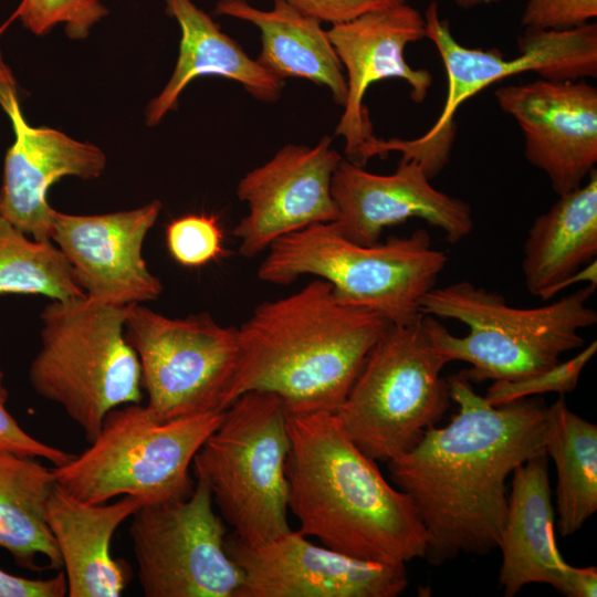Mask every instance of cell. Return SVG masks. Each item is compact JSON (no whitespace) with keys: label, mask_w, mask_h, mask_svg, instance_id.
<instances>
[{"label":"cell","mask_w":597,"mask_h":597,"mask_svg":"<svg viewBox=\"0 0 597 597\" xmlns=\"http://www.w3.org/2000/svg\"><path fill=\"white\" fill-rule=\"evenodd\" d=\"M223 411L159 420L140 402L111 410L82 453L53 470L75 499L102 504L118 495L142 505L185 498L193 490L189 469Z\"/></svg>","instance_id":"obj_8"},{"label":"cell","mask_w":597,"mask_h":597,"mask_svg":"<svg viewBox=\"0 0 597 597\" xmlns=\"http://www.w3.org/2000/svg\"><path fill=\"white\" fill-rule=\"evenodd\" d=\"M495 1H499V0H453V2L458 7L464 8V9H470V8H474L481 4L491 3Z\"/></svg>","instance_id":"obj_36"},{"label":"cell","mask_w":597,"mask_h":597,"mask_svg":"<svg viewBox=\"0 0 597 597\" xmlns=\"http://www.w3.org/2000/svg\"><path fill=\"white\" fill-rule=\"evenodd\" d=\"M597 568L569 565L563 595L567 597H595L597 594Z\"/></svg>","instance_id":"obj_35"},{"label":"cell","mask_w":597,"mask_h":597,"mask_svg":"<svg viewBox=\"0 0 597 597\" xmlns=\"http://www.w3.org/2000/svg\"><path fill=\"white\" fill-rule=\"evenodd\" d=\"M55 483L53 470L36 458L0 451V548L22 567L38 569V556L48 559L49 568L62 566L45 521Z\"/></svg>","instance_id":"obj_25"},{"label":"cell","mask_w":597,"mask_h":597,"mask_svg":"<svg viewBox=\"0 0 597 597\" xmlns=\"http://www.w3.org/2000/svg\"><path fill=\"white\" fill-rule=\"evenodd\" d=\"M15 84L0 53V105L14 134L4 157L0 213L29 237L51 240L53 208L48 201L51 186L67 176L84 180L101 177L106 157L93 144L57 129L29 125Z\"/></svg>","instance_id":"obj_18"},{"label":"cell","mask_w":597,"mask_h":597,"mask_svg":"<svg viewBox=\"0 0 597 597\" xmlns=\"http://www.w3.org/2000/svg\"><path fill=\"white\" fill-rule=\"evenodd\" d=\"M389 324L373 310L342 302L318 277L262 302L238 327L229 406L258 390L281 398L287 415L335 413Z\"/></svg>","instance_id":"obj_2"},{"label":"cell","mask_w":597,"mask_h":597,"mask_svg":"<svg viewBox=\"0 0 597 597\" xmlns=\"http://www.w3.org/2000/svg\"><path fill=\"white\" fill-rule=\"evenodd\" d=\"M128 306L84 295L51 300L40 314L41 348L29 381L39 396L60 405L90 442L111 410L143 398L139 359L125 336Z\"/></svg>","instance_id":"obj_6"},{"label":"cell","mask_w":597,"mask_h":597,"mask_svg":"<svg viewBox=\"0 0 597 597\" xmlns=\"http://www.w3.org/2000/svg\"><path fill=\"white\" fill-rule=\"evenodd\" d=\"M448 363L422 316L408 325L389 324L335 412L339 426L374 461L408 452L449 407V384L441 376Z\"/></svg>","instance_id":"obj_9"},{"label":"cell","mask_w":597,"mask_h":597,"mask_svg":"<svg viewBox=\"0 0 597 597\" xmlns=\"http://www.w3.org/2000/svg\"><path fill=\"white\" fill-rule=\"evenodd\" d=\"M129 537L146 597H238L243 573L226 548L227 528L207 484L140 505Z\"/></svg>","instance_id":"obj_12"},{"label":"cell","mask_w":597,"mask_h":597,"mask_svg":"<svg viewBox=\"0 0 597 597\" xmlns=\"http://www.w3.org/2000/svg\"><path fill=\"white\" fill-rule=\"evenodd\" d=\"M226 548L243 573L238 597H396L408 586L406 564L355 558L298 530L259 545L227 536Z\"/></svg>","instance_id":"obj_13"},{"label":"cell","mask_w":597,"mask_h":597,"mask_svg":"<svg viewBox=\"0 0 597 597\" xmlns=\"http://www.w3.org/2000/svg\"><path fill=\"white\" fill-rule=\"evenodd\" d=\"M426 38L437 48L444 65L448 90L443 108L433 126L415 139L390 138L389 151L415 159L432 179L450 159L457 109L488 86L509 76L534 72L541 78L578 81L597 76V23L568 30L525 29L519 36L520 54L506 59L498 49L467 48L453 36L436 1L425 13Z\"/></svg>","instance_id":"obj_10"},{"label":"cell","mask_w":597,"mask_h":597,"mask_svg":"<svg viewBox=\"0 0 597 597\" xmlns=\"http://www.w3.org/2000/svg\"><path fill=\"white\" fill-rule=\"evenodd\" d=\"M597 17V0H527L521 17L524 29L568 30Z\"/></svg>","instance_id":"obj_31"},{"label":"cell","mask_w":597,"mask_h":597,"mask_svg":"<svg viewBox=\"0 0 597 597\" xmlns=\"http://www.w3.org/2000/svg\"><path fill=\"white\" fill-rule=\"evenodd\" d=\"M12 21V19L10 18L8 21H6V23H3L2 25H0V36L1 34L4 32V30L7 29V27L9 25V23Z\"/></svg>","instance_id":"obj_37"},{"label":"cell","mask_w":597,"mask_h":597,"mask_svg":"<svg viewBox=\"0 0 597 597\" xmlns=\"http://www.w3.org/2000/svg\"><path fill=\"white\" fill-rule=\"evenodd\" d=\"M161 208L159 200H153L139 208L101 214L53 209L51 240L69 261L87 297L127 306L161 295V281L143 258L144 241Z\"/></svg>","instance_id":"obj_15"},{"label":"cell","mask_w":597,"mask_h":597,"mask_svg":"<svg viewBox=\"0 0 597 597\" xmlns=\"http://www.w3.org/2000/svg\"><path fill=\"white\" fill-rule=\"evenodd\" d=\"M502 111L519 124L525 157L549 179L557 196L580 187L597 163V88L584 80L501 86Z\"/></svg>","instance_id":"obj_17"},{"label":"cell","mask_w":597,"mask_h":597,"mask_svg":"<svg viewBox=\"0 0 597 597\" xmlns=\"http://www.w3.org/2000/svg\"><path fill=\"white\" fill-rule=\"evenodd\" d=\"M547 455L541 453L513 471L498 547L502 563L499 586L505 597L528 584H547L563 594L569 564L554 537V507Z\"/></svg>","instance_id":"obj_20"},{"label":"cell","mask_w":597,"mask_h":597,"mask_svg":"<svg viewBox=\"0 0 597 597\" xmlns=\"http://www.w3.org/2000/svg\"><path fill=\"white\" fill-rule=\"evenodd\" d=\"M527 291L544 301L578 281L597 284V171L538 216L524 244Z\"/></svg>","instance_id":"obj_22"},{"label":"cell","mask_w":597,"mask_h":597,"mask_svg":"<svg viewBox=\"0 0 597 597\" xmlns=\"http://www.w3.org/2000/svg\"><path fill=\"white\" fill-rule=\"evenodd\" d=\"M343 65L347 97L335 135L345 140L347 159L360 165L373 133L364 96L368 87L381 80L400 78L410 86L415 103H422L432 84L428 70L413 69L405 59L408 44L426 38L423 14L408 2L370 11L326 30Z\"/></svg>","instance_id":"obj_16"},{"label":"cell","mask_w":597,"mask_h":597,"mask_svg":"<svg viewBox=\"0 0 597 597\" xmlns=\"http://www.w3.org/2000/svg\"><path fill=\"white\" fill-rule=\"evenodd\" d=\"M108 14L100 0H22L11 15L36 35L63 24L72 40L85 39L93 25Z\"/></svg>","instance_id":"obj_28"},{"label":"cell","mask_w":597,"mask_h":597,"mask_svg":"<svg viewBox=\"0 0 597 597\" xmlns=\"http://www.w3.org/2000/svg\"><path fill=\"white\" fill-rule=\"evenodd\" d=\"M164 2L166 12L177 21L181 36L175 70L146 108L148 126L157 125L175 109L182 91L201 76L234 81L260 102L274 103L280 98L284 81L269 74L192 0Z\"/></svg>","instance_id":"obj_23"},{"label":"cell","mask_w":597,"mask_h":597,"mask_svg":"<svg viewBox=\"0 0 597 597\" xmlns=\"http://www.w3.org/2000/svg\"><path fill=\"white\" fill-rule=\"evenodd\" d=\"M125 336L139 359L147 408L159 420L221 412L239 357L237 326L208 313L168 317L128 306Z\"/></svg>","instance_id":"obj_11"},{"label":"cell","mask_w":597,"mask_h":597,"mask_svg":"<svg viewBox=\"0 0 597 597\" xmlns=\"http://www.w3.org/2000/svg\"><path fill=\"white\" fill-rule=\"evenodd\" d=\"M214 13L247 21L261 33L256 62L272 76L308 80L329 90L334 102L344 106L347 83L343 65L321 22L285 0H273L262 10L248 0H219Z\"/></svg>","instance_id":"obj_24"},{"label":"cell","mask_w":597,"mask_h":597,"mask_svg":"<svg viewBox=\"0 0 597 597\" xmlns=\"http://www.w3.org/2000/svg\"><path fill=\"white\" fill-rule=\"evenodd\" d=\"M289 511L298 531L355 558L406 564L427 553L411 498L346 436L335 413L287 415Z\"/></svg>","instance_id":"obj_3"},{"label":"cell","mask_w":597,"mask_h":597,"mask_svg":"<svg viewBox=\"0 0 597 597\" xmlns=\"http://www.w3.org/2000/svg\"><path fill=\"white\" fill-rule=\"evenodd\" d=\"M300 12L332 25L350 21L370 11L408 0H285Z\"/></svg>","instance_id":"obj_33"},{"label":"cell","mask_w":597,"mask_h":597,"mask_svg":"<svg viewBox=\"0 0 597 597\" xmlns=\"http://www.w3.org/2000/svg\"><path fill=\"white\" fill-rule=\"evenodd\" d=\"M543 443L557 473L558 531L569 536L597 510V426L573 412L559 395L546 406Z\"/></svg>","instance_id":"obj_26"},{"label":"cell","mask_w":597,"mask_h":597,"mask_svg":"<svg viewBox=\"0 0 597 597\" xmlns=\"http://www.w3.org/2000/svg\"><path fill=\"white\" fill-rule=\"evenodd\" d=\"M287 411L276 395L247 391L223 411L192 460L233 536L259 545L286 532Z\"/></svg>","instance_id":"obj_7"},{"label":"cell","mask_w":597,"mask_h":597,"mask_svg":"<svg viewBox=\"0 0 597 597\" xmlns=\"http://www.w3.org/2000/svg\"><path fill=\"white\" fill-rule=\"evenodd\" d=\"M140 502L125 495L106 504L84 503L55 483L45 509L54 537L69 597H118L127 585V570L114 558L111 543L118 526Z\"/></svg>","instance_id":"obj_21"},{"label":"cell","mask_w":597,"mask_h":597,"mask_svg":"<svg viewBox=\"0 0 597 597\" xmlns=\"http://www.w3.org/2000/svg\"><path fill=\"white\" fill-rule=\"evenodd\" d=\"M596 350L597 342L594 341L575 357L546 370L513 380H494L483 397L489 405L498 407L544 392H570L577 387L583 369Z\"/></svg>","instance_id":"obj_29"},{"label":"cell","mask_w":597,"mask_h":597,"mask_svg":"<svg viewBox=\"0 0 597 597\" xmlns=\"http://www.w3.org/2000/svg\"><path fill=\"white\" fill-rule=\"evenodd\" d=\"M266 252L258 269L262 282L289 285L314 275L327 281L342 302L373 310L394 325L422 316L420 301L448 262L426 229L363 245L344 238L333 222L281 237Z\"/></svg>","instance_id":"obj_5"},{"label":"cell","mask_w":597,"mask_h":597,"mask_svg":"<svg viewBox=\"0 0 597 597\" xmlns=\"http://www.w3.org/2000/svg\"><path fill=\"white\" fill-rule=\"evenodd\" d=\"M3 381L4 373L0 369V451L41 458L50 461L54 467L71 460L74 454L46 444L22 429L7 409L9 395Z\"/></svg>","instance_id":"obj_32"},{"label":"cell","mask_w":597,"mask_h":597,"mask_svg":"<svg viewBox=\"0 0 597 597\" xmlns=\"http://www.w3.org/2000/svg\"><path fill=\"white\" fill-rule=\"evenodd\" d=\"M325 135L314 146L287 144L238 182L248 213L233 229L239 253L254 258L272 242L317 223L333 222V174L343 156Z\"/></svg>","instance_id":"obj_14"},{"label":"cell","mask_w":597,"mask_h":597,"mask_svg":"<svg viewBox=\"0 0 597 597\" xmlns=\"http://www.w3.org/2000/svg\"><path fill=\"white\" fill-rule=\"evenodd\" d=\"M84 296L73 270L52 240H35L0 213V295Z\"/></svg>","instance_id":"obj_27"},{"label":"cell","mask_w":597,"mask_h":597,"mask_svg":"<svg viewBox=\"0 0 597 597\" xmlns=\"http://www.w3.org/2000/svg\"><path fill=\"white\" fill-rule=\"evenodd\" d=\"M448 384L459 406L452 420L429 428L412 449L387 462L392 483L419 512L427 533L425 557L434 565L498 547L507 509L506 479L545 453L542 399L494 407L460 373Z\"/></svg>","instance_id":"obj_1"},{"label":"cell","mask_w":597,"mask_h":597,"mask_svg":"<svg viewBox=\"0 0 597 597\" xmlns=\"http://www.w3.org/2000/svg\"><path fill=\"white\" fill-rule=\"evenodd\" d=\"M596 284L537 307L507 304L499 293L459 281L433 287L420 301L423 326L450 363L471 365L460 371L470 383L513 380L546 370L568 350L580 348V331L597 322L587 305Z\"/></svg>","instance_id":"obj_4"},{"label":"cell","mask_w":597,"mask_h":597,"mask_svg":"<svg viewBox=\"0 0 597 597\" xmlns=\"http://www.w3.org/2000/svg\"><path fill=\"white\" fill-rule=\"evenodd\" d=\"M66 591L63 573L49 579H30L0 568V597H63Z\"/></svg>","instance_id":"obj_34"},{"label":"cell","mask_w":597,"mask_h":597,"mask_svg":"<svg viewBox=\"0 0 597 597\" xmlns=\"http://www.w3.org/2000/svg\"><path fill=\"white\" fill-rule=\"evenodd\" d=\"M332 197L336 230L363 245L377 243L386 228L411 218L440 229L450 243L473 228L469 203L436 189L413 159L400 158L392 174L378 175L343 157L333 174Z\"/></svg>","instance_id":"obj_19"},{"label":"cell","mask_w":597,"mask_h":597,"mask_svg":"<svg viewBox=\"0 0 597 597\" xmlns=\"http://www.w3.org/2000/svg\"><path fill=\"white\" fill-rule=\"evenodd\" d=\"M166 244L172 259L188 268L202 266L224 253L223 234L212 216L187 214L166 228Z\"/></svg>","instance_id":"obj_30"}]
</instances>
